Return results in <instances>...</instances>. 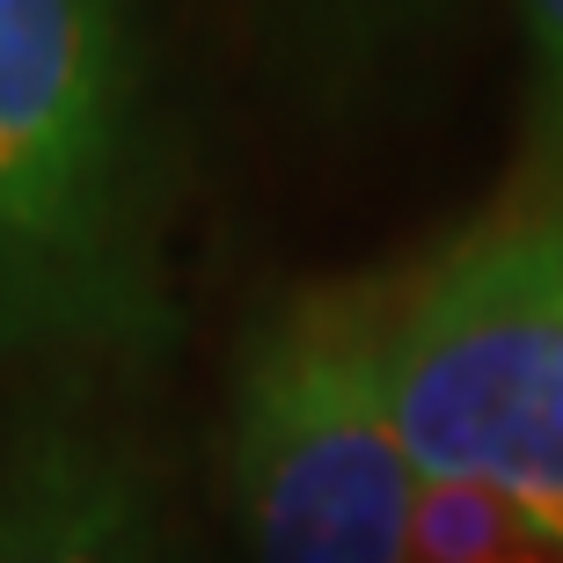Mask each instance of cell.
<instances>
[{
  "label": "cell",
  "instance_id": "cell-1",
  "mask_svg": "<svg viewBox=\"0 0 563 563\" xmlns=\"http://www.w3.org/2000/svg\"><path fill=\"white\" fill-rule=\"evenodd\" d=\"M176 118L146 0H0V374H162Z\"/></svg>",
  "mask_w": 563,
  "mask_h": 563
},
{
  "label": "cell",
  "instance_id": "cell-2",
  "mask_svg": "<svg viewBox=\"0 0 563 563\" xmlns=\"http://www.w3.org/2000/svg\"><path fill=\"white\" fill-rule=\"evenodd\" d=\"M380 396L418 483H468L563 534V184L380 272Z\"/></svg>",
  "mask_w": 563,
  "mask_h": 563
},
{
  "label": "cell",
  "instance_id": "cell-3",
  "mask_svg": "<svg viewBox=\"0 0 563 563\" xmlns=\"http://www.w3.org/2000/svg\"><path fill=\"white\" fill-rule=\"evenodd\" d=\"M220 498L242 563H410L418 468L380 396V272L256 308L228 358Z\"/></svg>",
  "mask_w": 563,
  "mask_h": 563
},
{
  "label": "cell",
  "instance_id": "cell-4",
  "mask_svg": "<svg viewBox=\"0 0 563 563\" xmlns=\"http://www.w3.org/2000/svg\"><path fill=\"white\" fill-rule=\"evenodd\" d=\"M154 374L44 366L0 388V563H206Z\"/></svg>",
  "mask_w": 563,
  "mask_h": 563
},
{
  "label": "cell",
  "instance_id": "cell-5",
  "mask_svg": "<svg viewBox=\"0 0 563 563\" xmlns=\"http://www.w3.org/2000/svg\"><path fill=\"white\" fill-rule=\"evenodd\" d=\"M410 563H563V534L498 490L418 483Z\"/></svg>",
  "mask_w": 563,
  "mask_h": 563
},
{
  "label": "cell",
  "instance_id": "cell-6",
  "mask_svg": "<svg viewBox=\"0 0 563 563\" xmlns=\"http://www.w3.org/2000/svg\"><path fill=\"white\" fill-rule=\"evenodd\" d=\"M439 15V0H286L292 44L322 74H358Z\"/></svg>",
  "mask_w": 563,
  "mask_h": 563
},
{
  "label": "cell",
  "instance_id": "cell-7",
  "mask_svg": "<svg viewBox=\"0 0 563 563\" xmlns=\"http://www.w3.org/2000/svg\"><path fill=\"white\" fill-rule=\"evenodd\" d=\"M527 22V140L542 184H563V0H520Z\"/></svg>",
  "mask_w": 563,
  "mask_h": 563
}]
</instances>
